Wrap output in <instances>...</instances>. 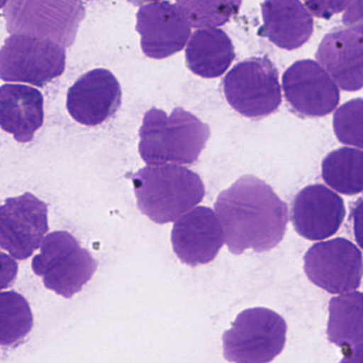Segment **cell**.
Masks as SVG:
<instances>
[{
  "mask_svg": "<svg viewBox=\"0 0 363 363\" xmlns=\"http://www.w3.org/2000/svg\"><path fill=\"white\" fill-rule=\"evenodd\" d=\"M63 47L50 40L13 34L0 48V78L43 87L65 70Z\"/></svg>",
  "mask_w": 363,
  "mask_h": 363,
  "instance_id": "ba28073f",
  "label": "cell"
},
{
  "mask_svg": "<svg viewBox=\"0 0 363 363\" xmlns=\"http://www.w3.org/2000/svg\"><path fill=\"white\" fill-rule=\"evenodd\" d=\"M304 271L313 285L328 293H349L362 283V254L345 238L317 243L304 256Z\"/></svg>",
  "mask_w": 363,
  "mask_h": 363,
  "instance_id": "9c48e42d",
  "label": "cell"
},
{
  "mask_svg": "<svg viewBox=\"0 0 363 363\" xmlns=\"http://www.w3.org/2000/svg\"><path fill=\"white\" fill-rule=\"evenodd\" d=\"M215 210L225 244L234 255L247 249L257 253L274 249L283 240L289 221L287 204L268 183L252 175L221 192Z\"/></svg>",
  "mask_w": 363,
  "mask_h": 363,
  "instance_id": "6da1fadb",
  "label": "cell"
},
{
  "mask_svg": "<svg viewBox=\"0 0 363 363\" xmlns=\"http://www.w3.org/2000/svg\"><path fill=\"white\" fill-rule=\"evenodd\" d=\"M287 323L268 308L245 309L222 336L223 356L233 363H270L286 345Z\"/></svg>",
  "mask_w": 363,
  "mask_h": 363,
  "instance_id": "277c9868",
  "label": "cell"
},
{
  "mask_svg": "<svg viewBox=\"0 0 363 363\" xmlns=\"http://www.w3.org/2000/svg\"><path fill=\"white\" fill-rule=\"evenodd\" d=\"M223 92L230 106L250 119L268 117L281 104L279 72L267 57L236 64L224 78Z\"/></svg>",
  "mask_w": 363,
  "mask_h": 363,
  "instance_id": "52a82bcc",
  "label": "cell"
},
{
  "mask_svg": "<svg viewBox=\"0 0 363 363\" xmlns=\"http://www.w3.org/2000/svg\"><path fill=\"white\" fill-rule=\"evenodd\" d=\"M172 243L182 264L196 268L213 261L225 239L215 211L196 207L174 223Z\"/></svg>",
  "mask_w": 363,
  "mask_h": 363,
  "instance_id": "7c38bea8",
  "label": "cell"
},
{
  "mask_svg": "<svg viewBox=\"0 0 363 363\" xmlns=\"http://www.w3.org/2000/svg\"><path fill=\"white\" fill-rule=\"evenodd\" d=\"M328 338L337 347L363 345V293L351 292L333 298L328 305Z\"/></svg>",
  "mask_w": 363,
  "mask_h": 363,
  "instance_id": "ffe728a7",
  "label": "cell"
},
{
  "mask_svg": "<svg viewBox=\"0 0 363 363\" xmlns=\"http://www.w3.org/2000/svg\"><path fill=\"white\" fill-rule=\"evenodd\" d=\"M352 222H353L354 236L356 242L363 249V198L358 200L352 211Z\"/></svg>",
  "mask_w": 363,
  "mask_h": 363,
  "instance_id": "83f0119b",
  "label": "cell"
},
{
  "mask_svg": "<svg viewBox=\"0 0 363 363\" xmlns=\"http://www.w3.org/2000/svg\"><path fill=\"white\" fill-rule=\"evenodd\" d=\"M262 36L286 50L300 48L313 32V19L298 0H269L262 4Z\"/></svg>",
  "mask_w": 363,
  "mask_h": 363,
  "instance_id": "ac0fdd59",
  "label": "cell"
},
{
  "mask_svg": "<svg viewBox=\"0 0 363 363\" xmlns=\"http://www.w3.org/2000/svg\"><path fill=\"white\" fill-rule=\"evenodd\" d=\"M350 1H307L304 6L311 14L315 15L319 18H330L336 13L345 10Z\"/></svg>",
  "mask_w": 363,
  "mask_h": 363,
  "instance_id": "d4e9b609",
  "label": "cell"
},
{
  "mask_svg": "<svg viewBox=\"0 0 363 363\" xmlns=\"http://www.w3.org/2000/svg\"><path fill=\"white\" fill-rule=\"evenodd\" d=\"M241 1H200V0H183L177 1L178 8L190 27L216 28L228 23L237 14Z\"/></svg>",
  "mask_w": 363,
  "mask_h": 363,
  "instance_id": "603a6c76",
  "label": "cell"
},
{
  "mask_svg": "<svg viewBox=\"0 0 363 363\" xmlns=\"http://www.w3.org/2000/svg\"><path fill=\"white\" fill-rule=\"evenodd\" d=\"M318 63L343 91L363 87V36L355 30L335 29L324 36L315 53Z\"/></svg>",
  "mask_w": 363,
  "mask_h": 363,
  "instance_id": "2e32d148",
  "label": "cell"
},
{
  "mask_svg": "<svg viewBox=\"0 0 363 363\" xmlns=\"http://www.w3.org/2000/svg\"><path fill=\"white\" fill-rule=\"evenodd\" d=\"M121 104V87L116 77L104 68L82 75L68 90L70 117L85 126H97L115 114Z\"/></svg>",
  "mask_w": 363,
  "mask_h": 363,
  "instance_id": "5bb4252c",
  "label": "cell"
},
{
  "mask_svg": "<svg viewBox=\"0 0 363 363\" xmlns=\"http://www.w3.org/2000/svg\"><path fill=\"white\" fill-rule=\"evenodd\" d=\"M44 123V97L27 85L0 87V127L19 143H28Z\"/></svg>",
  "mask_w": 363,
  "mask_h": 363,
  "instance_id": "e0dca14e",
  "label": "cell"
},
{
  "mask_svg": "<svg viewBox=\"0 0 363 363\" xmlns=\"http://www.w3.org/2000/svg\"><path fill=\"white\" fill-rule=\"evenodd\" d=\"M334 131L343 144L363 148V98L350 100L337 109Z\"/></svg>",
  "mask_w": 363,
  "mask_h": 363,
  "instance_id": "cb8c5ba5",
  "label": "cell"
},
{
  "mask_svg": "<svg viewBox=\"0 0 363 363\" xmlns=\"http://www.w3.org/2000/svg\"><path fill=\"white\" fill-rule=\"evenodd\" d=\"M136 30L145 55L151 59H165L185 47L190 36L189 23L174 4L153 1L140 6Z\"/></svg>",
  "mask_w": 363,
  "mask_h": 363,
  "instance_id": "4fadbf2b",
  "label": "cell"
},
{
  "mask_svg": "<svg viewBox=\"0 0 363 363\" xmlns=\"http://www.w3.org/2000/svg\"><path fill=\"white\" fill-rule=\"evenodd\" d=\"M47 232V205L33 194L9 198L0 206V247L15 259L31 257Z\"/></svg>",
  "mask_w": 363,
  "mask_h": 363,
  "instance_id": "30bf717a",
  "label": "cell"
},
{
  "mask_svg": "<svg viewBox=\"0 0 363 363\" xmlns=\"http://www.w3.org/2000/svg\"><path fill=\"white\" fill-rule=\"evenodd\" d=\"M234 59L232 40L226 32L217 28L196 30L186 48L188 68L202 78L222 76Z\"/></svg>",
  "mask_w": 363,
  "mask_h": 363,
  "instance_id": "d6986e66",
  "label": "cell"
},
{
  "mask_svg": "<svg viewBox=\"0 0 363 363\" xmlns=\"http://www.w3.org/2000/svg\"><path fill=\"white\" fill-rule=\"evenodd\" d=\"M322 177L330 188L345 195L363 192V151L351 147L336 149L322 162Z\"/></svg>",
  "mask_w": 363,
  "mask_h": 363,
  "instance_id": "44dd1931",
  "label": "cell"
},
{
  "mask_svg": "<svg viewBox=\"0 0 363 363\" xmlns=\"http://www.w3.org/2000/svg\"><path fill=\"white\" fill-rule=\"evenodd\" d=\"M84 15L81 1L25 0L8 2L4 9L6 29L10 33L43 38L61 47L74 43Z\"/></svg>",
  "mask_w": 363,
  "mask_h": 363,
  "instance_id": "8992f818",
  "label": "cell"
},
{
  "mask_svg": "<svg viewBox=\"0 0 363 363\" xmlns=\"http://www.w3.org/2000/svg\"><path fill=\"white\" fill-rule=\"evenodd\" d=\"M18 273L17 262L10 256L0 251V291L10 287Z\"/></svg>",
  "mask_w": 363,
  "mask_h": 363,
  "instance_id": "484cf974",
  "label": "cell"
},
{
  "mask_svg": "<svg viewBox=\"0 0 363 363\" xmlns=\"http://www.w3.org/2000/svg\"><path fill=\"white\" fill-rule=\"evenodd\" d=\"M33 327L27 300L14 291L0 293V347L18 345Z\"/></svg>",
  "mask_w": 363,
  "mask_h": 363,
  "instance_id": "7402d4cb",
  "label": "cell"
},
{
  "mask_svg": "<svg viewBox=\"0 0 363 363\" xmlns=\"http://www.w3.org/2000/svg\"><path fill=\"white\" fill-rule=\"evenodd\" d=\"M283 89L292 109L304 117H325L340 102L338 85L311 59L300 60L284 72Z\"/></svg>",
  "mask_w": 363,
  "mask_h": 363,
  "instance_id": "8fae6325",
  "label": "cell"
},
{
  "mask_svg": "<svg viewBox=\"0 0 363 363\" xmlns=\"http://www.w3.org/2000/svg\"><path fill=\"white\" fill-rule=\"evenodd\" d=\"M31 266L47 289L70 298L91 281L98 264L69 232H55L44 239Z\"/></svg>",
  "mask_w": 363,
  "mask_h": 363,
  "instance_id": "5b68a950",
  "label": "cell"
},
{
  "mask_svg": "<svg viewBox=\"0 0 363 363\" xmlns=\"http://www.w3.org/2000/svg\"><path fill=\"white\" fill-rule=\"evenodd\" d=\"M343 23L363 36V1H350L343 14Z\"/></svg>",
  "mask_w": 363,
  "mask_h": 363,
  "instance_id": "4316f807",
  "label": "cell"
},
{
  "mask_svg": "<svg viewBox=\"0 0 363 363\" xmlns=\"http://www.w3.org/2000/svg\"><path fill=\"white\" fill-rule=\"evenodd\" d=\"M342 197L323 185H311L298 192L292 204L291 220L296 232L311 241L334 236L345 221Z\"/></svg>",
  "mask_w": 363,
  "mask_h": 363,
  "instance_id": "9a60e30c",
  "label": "cell"
},
{
  "mask_svg": "<svg viewBox=\"0 0 363 363\" xmlns=\"http://www.w3.org/2000/svg\"><path fill=\"white\" fill-rule=\"evenodd\" d=\"M132 183L140 212L157 224L178 221L205 196L201 177L177 164L145 166Z\"/></svg>",
  "mask_w": 363,
  "mask_h": 363,
  "instance_id": "3957f363",
  "label": "cell"
},
{
  "mask_svg": "<svg viewBox=\"0 0 363 363\" xmlns=\"http://www.w3.org/2000/svg\"><path fill=\"white\" fill-rule=\"evenodd\" d=\"M211 136L208 125L196 115L177 108L168 117L163 110L147 111L140 129V157L148 166L192 164Z\"/></svg>",
  "mask_w": 363,
  "mask_h": 363,
  "instance_id": "7a4b0ae2",
  "label": "cell"
},
{
  "mask_svg": "<svg viewBox=\"0 0 363 363\" xmlns=\"http://www.w3.org/2000/svg\"><path fill=\"white\" fill-rule=\"evenodd\" d=\"M343 359L339 363H363V345L342 349Z\"/></svg>",
  "mask_w": 363,
  "mask_h": 363,
  "instance_id": "f1b7e54d",
  "label": "cell"
}]
</instances>
